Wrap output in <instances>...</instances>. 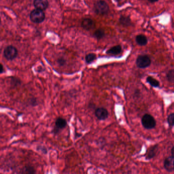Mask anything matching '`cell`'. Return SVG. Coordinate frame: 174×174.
<instances>
[{"mask_svg": "<svg viewBox=\"0 0 174 174\" xmlns=\"http://www.w3.org/2000/svg\"><path fill=\"white\" fill-rule=\"evenodd\" d=\"M142 125L146 129H152L156 125V122L155 118L150 114H145L142 117L141 120Z\"/></svg>", "mask_w": 174, "mask_h": 174, "instance_id": "1", "label": "cell"}, {"mask_svg": "<svg viewBox=\"0 0 174 174\" xmlns=\"http://www.w3.org/2000/svg\"><path fill=\"white\" fill-rule=\"evenodd\" d=\"M94 9L96 14L104 15L108 12L109 7L107 3L105 1L99 0L94 4Z\"/></svg>", "mask_w": 174, "mask_h": 174, "instance_id": "2", "label": "cell"}, {"mask_svg": "<svg viewBox=\"0 0 174 174\" xmlns=\"http://www.w3.org/2000/svg\"><path fill=\"white\" fill-rule=\"evenodd\" d=\"M45 18L44 12L39 9H34L30 14V19L32 22L35 23H41L44 21Z\"/></svg>", "mask_w": 174, "mask_h": 174, "instance_id": "3", "label": "cell"}, {"mask_svg": "<svg viewBox=\"0 0 174 174\" xmlns=\"http://www.w3.org/2000/svg\"><path fill=\"white\" fill-rule=\"evenodd\" d=\"M151 64V60L147 55H141L138 56L136 60V64L138 68H146L149 67Z\"/></svg>", "mask_w": 174, "mask_h": 174, "instance_id": "4", "label": "cell"}, {"mask_svg": "<svg viewBox=\"0 0 174 174\" xmlns=\"http://www.w3.org/2000/svg\"><path fill=\"white\" fill-rule=\"evenodd\" d=\"M18 52L16 48L12 46H8L4 51V56L8 60H12L18 56Z\"/></svg>", "mask_w": 174, "mask_h": 174, "instance_id": "5", "label": "cell"}, {"mask_svg": "<svg viewBox=\"0 0 174 174\" xmlns=\"http://www.w3.org/2000/svg\"><path fill=\"white\" fill-rule=\"evenodd\" d=\"M94 114L96 118L100 121H105L108 117L107 110L103 107L97 108L95 110Z\"/></svg>", "mask_w": 174, "mask_h": 174, "instance_id": "6", "label": "cell"}, {"mask_svg": "<svg viewBox=\"0 0 174 174\" xmlns=\"http://www.w3.org/2000/svg\"><path fill=\"white\" fill-rule=\"evenodd\" d=\"M174 155H171L165 158L164 161V168L168 172L174 171Z\"/></svg>", "mask_w": 174, "mask_h": 174, "instance_id": "7", "label": "cell"}, {"mask_svg": "<svg viewBox=\"0 0 174 174\" xmlns=\"http://www.w3.org/2000/svg\"><path fill=\"white\" fill-rule=\"evenodd\" d=\"M67 125V122L65 119L62 118H58L56 120V122H55V126L54 129V133H58L60 130L65 128Z\"/></svg>", "mask_w": 174, "mask_h": 174, "instance_id": "8", "label": "cell"}, {"mask_svg": "<svg viewBox=\"0 0 174 174\" xmlns=\"http://www.w3.org/2000/svg\"><path fill=\"white\" fill-rule=\"evenodd\" d=\"M158 145H153L149 147L145 154V157L147 160H150L153 158L156 155L158 151Z\"/></svg>", "mask_w": 174, "mask_h": 174, "instance_id": "9", "label": "cell"}, {"mask_svg": "<svg viewBox=\"0 0 174 174\" xmlns=\"http://www.w3.org/2000/svg\"><path fill=\"white\" fill-rule=\"evenodd\" d=\"M34 6L36 9L44 10L49 6V2L48 0H34Z\"/></svg>", "mask_w": 174, "mask_h": 174, "instance_id": "10", "label": "cell"}, {"mask_svg": "<svg viewBox=\"0 0 174 174\" xmlns=\"http://www.w3.org/2000/svg\"><path fill=\"white\" fill-rule=\"evenodd\" d=\"M81 26L86 30H90L94 26V22L90 19H85L81 23Z\"/></svg>", "mask_w": 174, "mask_h": 174, "instance_id": "11", "label": "cell"}, {"mask_svg": "<svg viewBox=\"0 0 174 174\" xmlns=\"http://www.w3.org/2000/svg\"><path fill=\"white\" fill-rule=\"evenodd\" d=\"M122 47L120 45H117V46H114L113 47L111 48L106 52V54L111 55H117L121 53L122 52Z\"/></svg>", "mask_w": 174, "mask_h": 174, "instance_id": "12", "label": "cell"}, {"mask_svg": "<svg viewBox=\"0 0 174 174\" xmlns=\"http://www.w3.org/2000/svg\"><path fill=\"white\" fill-rule=\"evenodd\" d=\"M136 41L139 46H146L147 43V39L146 36L139 34L136 37Z\"/></svg>", "mask_w": 174, "mask_h": 174, "instance_id": "13", "label": "cell"}, {"mask_svg": "<svg viewBox=\"0 0 174 174\" xmlns=\"http://www.w3.org/2000/svg\"><path fill=\"white\" fill-rule=\"evenodd\" d=\"M119 21L120 24L125 27H128L131 25V20L130 19L129 16L122 15L120 17Z\"/></svg>", "mask_w": 174, "mask_h": 174, "instance_id": "14", "label": "cell"}, {"mask_svg": "<svg viewBox=\"0 0 174 174\" xmlns=\"http://www.w3.org/2000/svg\"><path fill=\"white\" fill-rule=\"evenodd\" d=\"M146 82L151 86H152V87L158 88L160 86V82L159 81L152 76H148L146 78Z\"/></svg>", "mask_w": 174, "mask_h": 174, "instance_id": "15", "label": "cell"}, {"mask_svg": "<svg viewBox=\"0 0 174 174\" xmlns=\"http://www.w3.org/2000/svg\"><path fill=\"white\" fill-rule=\"evenodd\" d=\"M105 35V32L102 29H99L97 30L93 34L94 37H96V39H101L102 38H103Z\"/></svg>", "mask_w": 174, "mask_h": 174, "instance_id": "16", "label": "cell"}, {"mask_svg": "<svg viewBox=\"0 0 174 174\" xmlns=\"http://www.w3.org/2000/svg\"><path fill=\"white\" fill-rule=\"evenodd\" d=\"M97 59L96 55L94 53H89L85 57V61L87 64H92Z\"/></svg>", "mask_w": 174, "mask_h": 174, "instance_id": "17", "label": "cell"}, {"mask_svg": "<svg viewBox=\"0 0 174 174\" xmlns=\"http://www.w3.org/2000/svg\"><path fill=\"white\" fill-rule=\"evenodd\" d=\"M167 78L169 82L171 83H174V69H172L168 71L167 74Z\"/></svg>", "mask_w": 174, "mask_h": 174, "instance_id": "18", "label": "cell"}, {"mask_svg": "<svg viewBox=\"0 0 174 174\" xmlns=\"http://www.w3.org/2000/svg\"><path fill=\"white\" fill-rule=\"evenodd\" d=\"M174 113L170 114L167 118V122L168 123L170 127H173L174 126Z\"/></svg>", "mask_w": 174, "mask_h": 174, "instance_id": "19", "label": "cell"}, {"mask_svg": "<svg viewBox=\"0 0 174 174\" xmlns=\"http://www.w3.org/2000/svg\"><path fill=\"white\" fill-rule=\"evenodd\" d=\"M23 173H35L34 170L33 168L30 167L27 168L25 169V172H23Z\"/></svg>", "mask_w": 174, "mask_h": 174, "instance_id": "20", "label": "cell"}, {"mask_svg": "<svg viewBox=\"0 0 174 174\" xmlns=\"http://www.w3.org/2000/svg\"><path fill=\"white\" fill-rule=\"evenodd\" d=\"M58 63L59 65H61V66H63V65H64L65 63H66V61H65V59H64V58H60V59L58 60Z\"/></svg>", "mask_w": 174, "mask_h": 174, "instance_id": "21", "label": "cell"}, {"mask_svg": "<svg viewBox=\"0 0 174 174\" xmlns=\"http://www.w3.org/2000/svg\"><path fill=\"white\" fill-rule=\"evenodd\" d=\"M4 71V68L3 66L1 64H0V74H1Z\"/></svg>", "mask_w": 174, "mask_h": 174, "instance_id": "22", "label": "cell"}, {"mask_svg": "<svg viewBox=\"0 0 174 174\" xmlns=\"http://www.w3.org/2000/svg\"><path fill=\"white\" fill-rule=\"evenodd\" d=\"M148 1L151 3H155V2L158 1V0H148Z\"/></svg>", "mask_w": 174, "mask_h": 174, "instance_id": "23", "label": "cell"}, {"mask_svg": "<svg viewBox=\"0 0 174 174\" xmlns=\"http://www.w3.org/2000/svg\"><path fill=\"white\" fill-rule=\"evenodd\" d=\"M117 1H120V0H116Z\"/></svg>", "mask_w": 174, "mask_h": 174, "instance_id": "24", "label": "cell"}, {"mask_svg": "<svg viewBox=\"0 0 174 174\" xmlns=\"http://www.w3.org/2000/svg\"><path fill=\"white\" fill-rule=\"evenodd\" d=\"M0 23H1V18H0Z\"/></svg>", "mask_w": 174, "mask_h": 174, "instance_id": "25", "label": "cell"}]
</instances>
